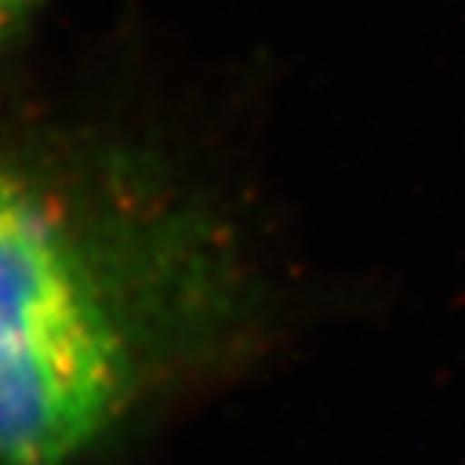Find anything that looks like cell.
Listing matches in <instances>:
<instances>
[{"label": "cell", "mask_w": 465, "mask_h": 465, "mask_svg": "<svg viewBox=\"0 0 465 465\" xmlns=\"http://www.w3.org/2000/svg\"><path fill=\"white\" fill-rule=\"evenodd\" d=\"M35 4V0H0V35H6V28Z\"/></svg>", "instance_id": "cell-2"}, {"label": "cell", "mask_w": 465, "mask_h": 465, "mask_svg": "<svg viewBox=\"0 0 465 465\" xmlns=\"http://www.w3.org/2000/svg\"><path fill=\"white\" fill-rule=\"evenodd\" d=\"M213 222L115 236L0 160V465H82L227 278Z\"/></svg>", "instance_id": "cell-1"}]
</instances>
